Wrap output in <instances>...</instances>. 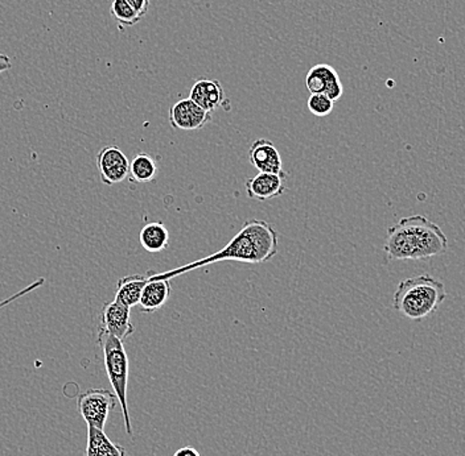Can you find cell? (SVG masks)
Returning <instances> with one entry per match:
<instances>
[{
  "instance_id": "cell-1",
  "label": "cell",
  "mask_w": 465,
  "mask_h": 456,
  "mask_svg": "<svg viewBox=\"0 0 465 456\" xmlns=\"http://www.w3.org/2000/svg\"><path fill=\"white\" fill-rule=\"evenodd\" d=\"M277 254L278 232L265 220L251 219L243 223L238 234H235L231 242L216 254L209 255L204 259L195 260L194 263L185 264L179 268L163 272V274L150 275V278H154V280H172V278L188 274L195 269L225 260L263 264L277 256Z\"/></svg>"
},
{
  "instance_id": "cell-2",
  "label": "cell",
  "mask_w": 465,
  "mask_h": 456,
  "mask_svg": "<svg viewBox=\"0 0 465 456\" xmlns=\"http://www.w3.org/2000/svg\"><path fill=\"white\" fill-rule=\"evenodd\" d=\"M384 249L390 260H426L444 254L449 239L436 223L413 215L387 229Z\"/></svg>"
},
{
  "instance_id": "cell-3",
  "label": "cell",
  "mask_w": 465,
  "mask_h": 456,
  "mask_svg": "<svg viewBox=\"0 0 465 456\" xmlns=\"http://www.w3.org/2000/svg\"><path fill=\"white\" fill-rule=\"evenodd\" d=\"M446 286L430 275L406 278L398 284L393 306L395 312L412 321L430 317L446 301Z\"/></svg>"
},
{
  "instance_id": "cell-4",
  "label": "cell",
  "mask_w": 465,
  "mask_h": 456,
  "mask_svg": "<svg viewBox=\"0 0 465 456\" xmlns=\"http://www.w3.org/2000/svg\"><path fill=\"white\" fill-rule=\"evenodd\" d=\"M99 343L103 351L106 374H108L111 386L119 401L120 409H122L126 433L133 437V427H131L128 406V357L126 354L125 346H123L122 340L103 330L99 331Z\"/></svg>"
},
{
  "instance_id": "cell-5",
  "label": "cell",
  "mask_w": 465,
  "mask_h": 456,
  "mask_svg": "<svg viewBox=\"0 0 465 456\" xmlns=\"http://www.w3.org/2000/svg\"><path fill=\"white\" fill-rule=\"evenodd\" d=\"M118 401L116 393L103 388L89 389L82 393L77 401L80 414L88 426L105 429L109 415L116 409Z\"/></svg>"
},
{
  "instance_id": "cell-6",
  "label": "cell",
  "mask_w": 465,
  "mask_h": 456,
  "mask_svg": "<svg viewBox=\"0 0 465 456\" xmlns=\"http://www.w3.org/2000/svg\"><path fill=\"white\" fill-rule=\"evenodd\" d=\"M97 168L105 185L113 186L123 182L128 177L130 162L117 145H108L97 154Z\"/></svg>"
},
{
  "instance_id": "cell-7",
  "label": "cell",
  "mask_w": 465,
  "mask_h": 456,
  "mask_svg": "<svg viewBox=\"0 0 465 456\" xmlns=\"http://www.w3.org/2000/svg\"><path fill=\"white\" fill-rule=\"evenodd\" d=\"M211 120L212 114L189 98L179 100L169 108V123L175 130L199 131Z\"/></svg>"
},
{
  "instance_id": "cell-8",
  "label": "cell",
  "mask_w": 465,
  "mask_h": 456,
  "mask_svg": "<svg viewBox=\"0 0 465 456\" xmlns=\"http://www.w3.org/2000/svg\"><path fill=\"white\" fill-rule=\"evenodd\" d=\"M306 86L309 93L323 94L333 102H337L344 94L340 76L331 65L318 64L309 69L306 77Z\"/></svg>"
},
{
  "instance_id": "cell-9",
  "label": "cell",
  "mask_w": 465,
  "mask_h": 456,
  "mask_svg": "<svg viewBox=\"0 0 465 456\" xmlns=\"http://www.w3.org/2000/svg\"><path fill=\"white\" fill-rule=\"evenodd\" d=\"M100 330L108 331L118 340L125 342L128 337L134 334L135 327L131 322L130 308L122 305L114 300L105 303L100 314Z\"/></svg>"
},
{
  "instance_id": "cell-10",
  "label": "cell",
  "mask_w": 465,
  "mask_h": 456,
  "mask_svg": "<svg viewBox=\"0 0 465 456\" xmlns=\"http://www.w3.org/2000/svg\"><path fill=\"white\" fill-rule=\"evenodd\" d=\"M249 162L260 173L280 174L283 179L289 177V173L283 169L280 151L270 140L258 139L252 143L249 151Z\"/></svg>"
},
{
  "instance_id": "cell-11",
  "label": "cell",
  "mask_w": 465,
  "mask_h": 456,
  "mask_svg": "<svg viewBox=\"0 0 465 456\" xmlns=\"http://www.w3.org/2000/svg\"><path fill=\"white\" fill-rule=\"evenodd\" d=\"M189 99L212 114L225 103V90L217 79H200L192 86Z\"/></svg>"
},
{
  "instance_id": "cell-12",
  "label": "cell",
  "mask_w": 465,
  "mask_h": 456,
  "mask_svg": "<svg viewBox=\"0 0 465 456\" xmlns=\"http://www.w3.org/2000/svg\"><path fill=\"white\" fill-rule=\"evenodd\" d=\"M284 180L286 179L280 174L258 173L257 176L246 181L248 197L250 200H261V202L280 197L286 193Z\"/></svg>"
},
{
  "instance_id": "cell-13",
  "label": "cell",
  "mask_w": 465,
  "mask_h": 456,
  "mask_svg": "<svg viewBox=\"0 0 465 456\" xmlns=\"http://www.w3.org/2000/svg\"><path fill=\"white\" fill-rule=\"evenodd\" d=\"M171 280H154L148 275V281L140 297L139 306L143 312H155L162 309L171 295Z\"/></svg>"
},
{
  "instance_id": "cell-14",
  "label": "cell",
  "mask_w": 465,
  "mask_h": 456,
  "mask_svg": "<svg viewBox=\"0 0 465 456\" xmlns=\"http://www.w3.org/2000/svg\"><path fill=\"white\" fill-rule=\"evenodd\" d=\"M147 281L148 275H133V276L120 278L117 284L114 300L130 309L139 305L140 297Z\"/></svg>"
},
{
  "instance_id": "cell-15",
  "label": "cell",
  "mask_w": 465,
  "mask_h": 456,
  "mask_svg": "<svg viewBox=\"0 0 465 456\" xmlns=\"http://www.w3.org/2000/svg\"><path fill=\"white\" fill-rule=\"evenodd\" d=\"M86 456H128L125 447L114 443L103 430L88 426Z\"/></svg>"
},
{
  "instance_id": "cell-16",
  "label": "cell",
  "mask_w": 465,
  "mask_h": 456,
  "mask_svg": "<svg viewBox=\"0 0 465 456\" xmlns=\"http://www.w3.org/2000/svg\"><path fill=\"white\" fill-rule=\"evenodd\" d=\"M139 242L150 254L165 251L169 245L168 228L162 222L147 223L140 229Z\"/></svg>"
},
{
  "instance_id": "cell-17",
  "label": "cell",
  "mask_w": 465,
  "mask_h": 456,
  "mask_svg": "<svg viewBox=\"0 0 465 456\" xmlns=\"http://www.w3.org/2000/svg\"><path fill=\"white\" fill-rule=\"evenodd\" d=\"M157 174V165L154 157L148 154H139L130 163L128 177L138 183H147L155 180Z\"/></svg>"
},
{
  "instance_id": "cell-18",
  "label": "cell",
  "mask_w": 465,
  "mask_h": 456,
  "mask_svg": "<svg viewBox=\"0 0 465 456\" xmlns=\"http://www.w3.org/2000/svg\"><path fill=\"white\" fill-rule=\"evenodd\" d=\"M110 14L120 27H134L142 19L126 0H113Z\"/></svg>"
},
{
  "instance_id": "cell-19",
  "label": "cell",
  "mask_w": 465,
  "mask_h": 456,
  "mask_svg": "<svg viewBox=\"0 0 465 456\" xmlns=\"http://www.w3.org/2000/svg\"><path fill=\"white\" fill-rule=\"evenodd\" d=\"M307 107L309 113L318 117L328 116L335 107V102L323 94H311L307 100Z\"/></svg>"
},
{
  "instance_id": "cell-20",
  "label": "cell",
  "mask_w": 465,
  "mask_h": 456,
  "mask_svg": "<svg viewBox=\"0 0 465 456\" xmlns=\"http://www.w3.org/2000/svg\"><path fill=\"white\" fill-rule=\"evenodd\" d=\"M44 278H39V280H36L33 284L28 285L27 288L22 289V291L17 292L16 294L13 295V297H8L7 300L2 301V302H0V309L5 308V306L8 305V303L14 302V301H16L17 298L24 297L25 294L36 291L37 288H40V286L44 285Z\"/></svg>"
},
{
  "instance_id": "cell-21",
  "label": "cell",
  "mask_w": 465,
  "mask_h": 456,
  "mask_svg": "<svg viewBox=\"0 0 465 456\" xmlns=\"http://www.w3.org/2000/svg\"><path fill=\"white\" fill-rule=\"evenodd\" d=\"M131 7L134 8L135 13L140 17L146 15L148 13V7H150V0H126Z\"/></svg>"
},
{
  "instance_id": "cell-22",
  "label": "cell",
  "mask_w": 465,
  "mask_h": 456,
  "mask_svg": "<svg viewBox=\"0 0 465 456\" xmlns=\"http://www.w3.org/2000/svg\"><path fill=\"white\" fill-rule=\"evenodd\" d=\"M174 456H201L200 452L197 451L195 447L191 446H185L182 447V449L177 450L176 452H175Z\"/></svg>"
},
{
  "instance_id": "cell-23",
  "label": "cell",
  "mask_w": 465,
  "mask_h": 456,
  "mask_svg": "<svg viewBox=\"0 0 465 456\" xmlns=\"http://www.w3.org/2000/svg\"><path fill=\"white\" fill-rule=\"evenodd\" d=\"M11 68H13V64H11L10 57L0 53V73H5V71L10 70Z\"/></svg>"
}]
</instances>
